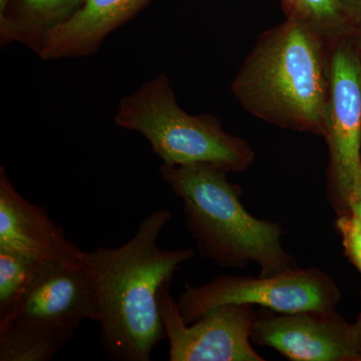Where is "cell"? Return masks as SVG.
Wrapping results in <instances>:
<instances>
[{
  "label": "cell",
  "instance_id": "1",
  "mask_svg": "<svg viewBox=\"0 0 361 361\" xmlns=\"http://www.w3.org/2000/svg\"><path fill=\"white\" fill-rule=\"evenodd\" d=\"M172 218L166 209L140 222L134 236L116 248L80 251L78 262L96 293L99 341L111 360L149 361L165 338L159 295L172 283L180 265L194 257L193 248L164 250L158 239Z\"/></svg>",
  "mask_w": 361,
  "mask_h": 361
},
{
  "label": "cell",
  "instance_id": "2",
  "mask_svg": "<svg viewBox=\"0 0 361 361\" xmlns=\"http://www.w3.org/2000/svg\"><path fill=\"white\" fill-rule=\"evenodd\" d=\"M330 42L305 21L287 20L260 35L232 82L251 115L282 129L324 134Z\"/></svg>",
  "mask_w": 361,
  "mask_h": 361
},
{
  "label": "cell",
  "instance_id": "3",
  "mask_svg": "<svg viewBox=\"0 0 361 361\" xmlns=\"http://www.w3.org/2000/svg\"><path fill=\"white\" fill-rule=\"evenodd\" d=\"M161 177L183 201L188 231L202 257L222 267L258 265L261 276L297 267L282 245L281 226L254 217L241 202V189L212 164H163Z\"/></svg>",
  "mask_w": 361,
  "mask_h": 361
},
{
  "label": "cell",
  "instance_id": "4",
  "mask_svg": "<svg viewBox=\"0 0 361 361\" xmlns=\"http://www.w3.org/2000/svg\"><path fill=\"white\" fill-rule=\"evenodd\" d=\"M115 123L146 137L154 153L168 165L206 163L227 173H242L255 160L250 145L226 132L217 116L183 110L165 75L123 97Z\"/></svg>",
  "mask_w": 361,
  "mask_h": 361
},
{
  "label": "cell",
  "instance_id": "5",
  "mask_svg": "<svg viewBox=\"0 0 361 361\" xmlns=\"http://www.w3.org/2000/svg\"><path fill=\"white\" fill-rule=\"evenodd\" d=\"M341 299L338 287L318 268H292L270 276L222 274L199 286L186 285L177 304L183 320L194 322L227 304L258 305L276 312L336 310Z\"/></svg>",
  "mask_w": 361,
  "mask_h": 361
},
{
  "label": "cell",
  "instance_id": "6",
  "mask_svg": "<svg viewBox=\"0 0 361 361\" xmlns=\"http://www.w3.org/2000/svg\"><path fill=\"white\" fill-rule=\"evenodd\" d=\"M323 137L329 149V198L341 215L348 213L349 198L361 176V61L353 35L330 44Z\"/></svg>",
  "mask_w": 361,
  "mask_h": 361
},
{
  "label": "cell",
  "instance_id": "7",
  "mask_svg": "<svg viewBox=\"0 0 361 361\" xmlns=\"http://www.w3.org/2000/svg\"><path fill=\"white\" fill-rule=\"evenodd\" d=\"M171 283L161 287L159 302L171 361H264L251 345L257 319L253 305L227 304L192 323L180 315Z\"/></svg>",
  "mask_w": 361,
  "mask_h": 361
},
{
  "label": "cell",
  "instance_id": "8",
  "mask_svg": "<svg viewBox=\"0 0 361 361\" xmlns=\"http://www.w3.org/2000/svg\"><path fill=\"white\" fill-rule=\"evenodd\" d=\"M251 341L293 361H361L353 324L336 310L282 313L262 308Z\"/></svg>",
  "mask_w": 361,
  "mask_h": 361
},
{
  "label": "cell",
  "instance_id": "9",
  "mask_svg": "<svg viewBox=\"0 0 361 361\" xmlns=\"http://www.w3.org/2000/svg\"><path fill=\"white\" fill-rule=\"evenodd\" d=\"M94 286L80 262L40 265L4 331L13 324H49L77 329L84 320L99 322Z\"/></svg>",
  "mask_w": 361,
  "mask_h": 361
},
{
  "label": "cell",
  "instance_id": "10",
  "mask_svg": "<svg viewBox=\"0 0 361 361\" xmlns=\"http://www.w3.org/2000/svg\"><path fill=\"white\" fill-rule=\"evenodd\" d=\"M0 249L39 261L78 263L80 249L44 207L26 200L0 167Z\"/></svg>",
  "mask_w": 361,
  "mask_h": 361
},
{
  "label": "cell",
  "instance_id": "11",
  "mask_svg": "<svg viewBox=\"0 0 361 361\" xmlns=\"http://www.w3.org/2000/svg\"><path fill=\"white\" fill-rule=\"evenodd\" d=\"M152 0H82L70 18L47 33L39 56L44 61L84 58L137 16Z\"/></svg>",
  "mask_w": 361,
  "mask_h": 361
},
{
  "label": "cell",
  "instance_id": "12",
  "mask_svg": "<svg viewBox=\"0 0 361 361\" xmlns=\"http://www.w3.org/2000/svg\"><path fill=\"white\" fill-rule=\"evenodd\" d=\"M82 0H11L0 11V44H25L39 54L47 33L77 11Z\"/></svg>",
  "mask_w": 361,
  "mask_h": 361
},
{
  "label": "cell",
  "instance_id": "13",
  "mask_svg": "<svg viewBox=\"0 0 361 361\" xmlns=\"http://www.w3.org/2000/svg\"><path fill=\"white\" fill-rule=\"evenodd\" d=\"M75 329L49 324H13L0 332V361H49L75 336Z\"/></svg>",
  "mask_w": 361,
  "mask_h": 361
},
{
  "label": "cell",
  "instance_id": "14",
  "mask_svg": "<svg viewBox=\"0 0 361 361\" xmlns=\"http://www.w3.org/2000/svg\"><path fill=\"white\" fill-rule=\"evenodd\" d=\"M44 262L0 249V330L11 322L21 297Z\"/></svg>",
  "mask_w": 361,
  "mask_h": 361
},
{
  "label": "cell",
  "instance_id": "15",
  "mask_svg": "<svg viewBox=\"0 0 361 361\" xmlns=\"http://www.w3.org/2000/svg\"><path fill=\"white\" fill-rule=\"evenodd\" d=\"M287 16L310 23L330 44L353 32L344 18L341 0H282Z\"/></svg>",
  "mask_w": 361,
  "mask_h": 361
},
{
  "label": "cell",
  "instance_id": "16",
  "mask_svg": "<svg viewBox=\"0 0 361 361\" xmlns=\"http://www.w3.org/2000/svg\"><path fill=\"white\" fill-rule=\"evenodd\" d=\"M336 225L346 255L361 273V221L351 214H341Z\"/></svg>",
  "mask_w": 361,
  "mask_h": 361
},
{
  "label": "cell",
  "instance_id": "17",
  "mask_svg": "<svg viewBox=\"0 0 361 361\" xmlns=\"http://www.w3.org/2000/svg\"><path fill=\"white\" fill-rule=\"evenodd\" d=\"M344 18L353 32L361 27V0H341Z\"/></svg>",
  "mask_w": 361,
  "mask_h": 361
},
{
  "label": "cell",
  "instance_id": "18",
  "mask_svg": "<svg viewBox=\"0 0 361 361\" xmlns=\"http://www.w3.org/2000/svg\"><path fill=\"white\" fill-rule=\"evenodd\" d=\"M348 213L361 221V176L348 204ZM346 213V214H348Z\"/></svg>",
  "mask_w": 361,
  "mask_h": 361
},
{
  "label": "cell",
  "instance_id": "19",
  "mask_svg": "<svg viewBox=\"0 0 361 361\" xmlns=\"http://www.w3.org/2000/svg\"><path fill=\"white\" fill-rule=\"evenodd\" d=\"M353 330H355L356 348L361 355V313L357 322L353 323Z\"/></svg>",
  "mask_w": 361,
  "mask_h": 361
},
{
  "label": "cell",
  "instance_id": "20",
  "mask_svg": "<svg viewBox=\"0 0 361 361\" xmlns=\"http://www.w3.org/2000/svg\"><path fill=\"white\" fill-rule=\"evenodd\" d=\"M353 39L361 61V27L355 30V32L353 33Z\"/></svg>",
  "mask_w": 361,
  "mask_h": 361
},
{
  "label": "cell",
  "instance_id": "21",
  "mask_svg": "<svg viewBox=\"0 0 361 361\" xmlns=\"http://www.w3.org/2000/svg\"><path fill=\"white\" fill-rule=\"evenodd\" d=\"M361 313V312H360Z\"/></svg>",
  "mask_w": 361,
  "mask_h": 361
}]
</instances>
